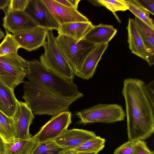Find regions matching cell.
Returning a JSON list of instances; mask_svg holds the SVG:
<instances>
[{
  "instance_id": "4dcf8cb0",
  "label": "cell",
  "mask_w": 154,
  "mask_h": 154,
  "mask_svg": "<svg viewBox=\"0 0 154 154\" xmlns=\"http://www.w3.org/2000/svg\"><path fill=\"white\" fill-rule=\"evenodd\" d=\"M145 94L152 106L154 108V81H150L144 86Z\"/></svg>"
},
{
  "instance_id": "d6986e66",
  "label": "cell",
  "mask_w": 154,
  "mask_h": 154,
  "mask_svg": "<svg viewBox=\"0 0 154 154\" xmlns=\"http://www.w3.org/2000/svg\"><path fill=\"white\" fill-rule=\"evenodd\" d=\"M17 101L14 90L0 82V110L8 116L12 117Z\"/></svg>"
},
{
  "instance_id": "e0dca14e",
  "label": "cell",
  "mask_w": 154,
  "mask_h": 154,
  "mask_svg": "<svg viewBox=\"0 0 154 154\" xmlns=\"http://www.w3.org/2000/svg\"><path fill=\"white\" fill-rule=\"evenodd\" d=\"M93 25L90 21L70 23L59 25L58 35L70 37L77 42L84 39Z\"/></svg>"
},
{
  "instance_id": "d4e9b609",
  "label": "cell",
  "mask_w": 154,
  "mask_h": 154,
  "mask_svg": "<svg viewBox=\"0 0 154 154\" xmlns=\"http://www.w3.org/2000/svg\"><path fill=\"white\" fill-rule=\"evenodd\" d=\"M124 0L128 7V10L151 28L154 29L153 21L150 18L149 13L137 5L132 0Z\"/></svg>"
},
{
  "instance_id": "8fae6325",
  "label": "cell",
  "mask_w": 154,
  "mask_h": 154,
  "mask_svg": "<svg viewBox=\"0 0 154 154\" xmlns=\"http://www.w3.org/2000/svg\"><path fill=\"white\" fill-rule=\"evenodd\" d=\"M59 25L73 22H87L88 19L77 9L63 5L55 0H42Z\"/></svg>"
},
{
  "instance_id": "d590c367",
  "label": "cell",
  "mask_w": 154,
  "mask_h": 154,
  "mask_svg": "<svg viewBox=\"0 0 154 154\" xmlns=\"http://www.w3.org/2000/svg\"><path fill=\"white\" fill-rule=\"evenodd\" d=\"M101 150L99 149L96 151L90 153H74L69 151L66 154H97Z\"/></svg>"
},
{
  "instance_id": "836d02e7",
  "label": "cell",
  "mask_w": 154,
  "mask_h": 154,
  "mask_svg": "<svg viewBox=\"0 0 154 154\" xmlns=\"http://www.w3.org/2000/svg\"><path fill=\"white\" fill-rule=\"evenodd\" d=\"M10 0H0V9L3 10L8 6Z\"/></svg>"
},
{
  "instance_id": "f1b7e54d",
  "label": "cell",
  "mask_w": 154,
  "mask_h": 154,
  "mask_svg": "<svg viewBox=\"0 0 154 154\" xmlns=\"http://www.w3.org/2000/svg\"><path fill=\"white\" fill-rule=\"evenodd\" d=\"M134 142L128 140L117 148L114 154H134Z\"/></svg>"
},
{
  "instance_id": "4316f807",
  "label": "cell",
  "mask_w": 154,
  "mask_h": 154,
  "mask_svg": "<svg viewBox=\"0 0 154 154\" xmlns=\"http://www.w3.org/2000/svg\"><path fill=\"white\" fill-rule=\"evenodd\" d=\"M134 154H154V153L149 148L145 142L137 140L134 142Z\"/></svg>"
},
{
  "instance_id": "ba28073f",
  "label": "cell",
  "mask_w": 154,
  "mask_h": 154,
  "mask_svg": "<svg viewBox=\"0 0 154 154\" xmlns=\"http://www.w3.org/2000/svg\"><path fill=\"white\" fill-rule=\"evenodd\" d=\"M24 11L38 26L58 30L59 23L42 0H28Z\"/></svg>"
},
{
  "instance_id": "5b68a950",
  "label": "cell",
  "mask_w": 154,
  "mask_h": 154,
  "mask_svg": "<svg viewBox=\"0 0 154 154\" xmlns=\"http://www.w3.org/2000/svg\"><path fill=\"white\" fill-rule=\"evenodd\" d=\"M75 115L80 124L110 123L123 121L126 117L122 106L117 104L99 103L78 111Z\"/></svg>"
},
{
  "instance_id": "6da1fadb",
  "label": "cell",
  "mask_w": 154,
  "mask_h": 154,
  "mask_svg": "<svg viewBox=\"0 0 154 154\" xmlns=\"http://www.w3.org/2000/svg\"><path fill=\"white\" fill-rule=\"evenodd\" d=\"M27 61L29 81L23 82L22 98L33 114L56 115L68 110L84 96L73 81L47 69L36 60Z\"/></svg>"
},
{
  "instance_id": "2e32d148",
  "label": "cell",
  "mask_w": 154,
  "mask_h": 154,
  "mask_svg": "<svg viewBox=\"0 0 154 154\" xmlns=\"http://www.w3.org/2000/svg\"><path fill=\"white\" fill-rule=\"evenodd\" d=\"M127 28L128 42L132 53L143 59L147 62L148 57L146 48L136 27L134 19L129 18Z\"/></svg>"
},
{
  "instance_id": "4fadbf2b",
  "label": "cell",
  "mask_w": 154,
  "mask_h": 154,
  "mask_svg": "<svg viewBox=\"0 0 154 154\" xmlns=\"http://www.w3.org/2000/svg\"><path fill=\"white\" fill-rule=\"evenodd\" d=\"M3 26L8 32L13 34L38 26L24 11H8L5 12Z\"/></svg>"
},
{
  "instance_id": "e575fe53",
  "label": "cell",
  "mask_w": 154,
  "mask_h": 154,
  "mask_svg": "<svg viewBox=\"0 0 154 154\" xmlns=\"http://www.w3.org/2000/svg\"><path fill=\"white\" fill-rule=\"evenodd\" d=\"M68 1L75 9H77L79 4L81 0H68Z\"/></svg>"
},
{
  "instance_id": "83f0119b",
  "label": "cell",
  "mask_w": 154,
  "mask_h": 154,
  "mask_svg": "<svg viewBox=\"0 0 154 154\" xmlns=\"http://www.w3.org/2000/svg\"><path fill=\"white\" fill-rule=\"evenodd\" d=\"M28 0H10L7 10L24 11Z\"/></svg>"
},
{
  "instance_id": "1f68e13d",
  "label": "cell",
  "mask_w": 154,
  "mask_h": 154,
  "mask_svg": "<svg viewBox=\"0 0 154 154\" xmlns=\"http://www.w3.org/2000/svg\"><path fill=\"white\" fill-rule=\"evenodd\" d=\"M55 1L64 6L74 8L73 6L68 1V0H55Z\"/></svg>"
},
{
  "instance_id": "d6a6232c",
  "label": "cell",
  "mask_w": 154,
  "mask_h": 154,
  "mask_svg": "<svg viewBox=\"0 0 154 154\" xmlns=\"http://www.w3.org/2000/svg\"><path fill=\"white\" fill-rule=\"evenodd\" d=\"M5 143L0 136V154H5Z\"/></svg>"
},
{
  "instance_id": "9a60e30c",
  "label": "cell",
  "mask_w": 154,
  "mask_h": 154,
  "mask_svg": "<svg viewBox=\"0 0 154 154\" xmlns=\"http://www.w3.org/2000/svg\"><path fill=\"white\" fill-rule=\"evenodd\" d=\"M117 32L113 26L100 23L93 25L84 39L95 45L108 43Z\"/></svg>"
},
{
  "instance_id": "7a4b0ae2",
  "label": "cell",
  "mask_w": 154,
  "mask_h": 154,
  "mask_svg": "<svg viewBox=\"0 0 154 154\" xmlns=\"http://www.w3.org/2000/svg\"><path fill=\"white\" fill-rule=\"evenodd\" d=\"M145 83L137 78L123 81L122 94L125 99L128 141L135 142L150 137L154 131V108L145 94Z\"/></svg>"
},
{
  "instance_id": "277c9868",
  "label": "cell",
  "mask_w": 154,
  "mask_h": 154,
  "mask_svg": "<svg viewBox=\"0 0 154 154\" xmlns=\"http://www.w3.org/2000/svg\"><path fill=\"white\" fill-rule=\"evenodd\" d=\"M56 38L61 51L75 75L80 70L87 56L96 45L84 39L77 42L63 35H58Z\"/></svg>"
},
{
  "instance_id": "f546056e",
  "label": "cell",
  "mask_w": 154,
  "mask_h": 154,
  "mask_svg": "<svg viewBox=\"0 0 154 154\" xmlns=\"http://www.w3.org/2000/svg\"><path fill=\"white\" fill-rule=\"evenodd\" d=\"M142 8L150 13L154 14V0H132Z\"/></svg>"
},
{
  "instance_id": "484cf974",
  "label": "cell",
  "mask_w": 154,
  "mask_h": 154,
  "mask_svg": "<svg viewBox=\"0 0 154 154\" xmlns=\"http://www.w3.org/2000/svg\"><path fill=\"white\" fill-rule=\"evenodd\" d=\"M94 5L103 6L113 13L118 11H125L128 7L123 0H88Z\"/></svg>"
},
{
  "instance_id": "603a6c76",
  "label": "cell",
  "mask_w": 154,
  "mask_h": 154,
  "mask_svg": "<svg viewBox=\"0 0 154 154\" xmlns=\"http://www.w3.org/2000/svg\"><path fill=\"white\" fill-rule=\"evenodd\" d=\"M105 140L100 136L95 137L84 143L75 149L69 151L74 153H90L102 150L105 146Z\"/></svg>"
},
{
  "instance_id": "7c38bea8",
  "label": "cell",
  "mask_w": 154,
  "mask_h": 154,
  "mask_svg": "<svg viewBox=\"0 0 154 154\" xmlns=\"http://www.w3.org/2000/svg\"><path fill=\"white\" fill-rule=\"evenodd\" d=\"M97 136L91 131L73 128L67 129L54 140L58 144L69 151Z\"/></svg>"
},
{
  "instance_id": "44dd1931",
  "label": "cell",
  "mask_w": 154,
  "mask_h": 154,
  "mask_svg": "<svg viewBox=\"0 0 154 154\" xmlns=\"http://www.w3.org/2000/svg\"><path fill=\"white\" fill-rule=\"evenodd\" d=\"M0 136L5 143L14 141L15 128L13 118L8 116L0 110Z\"/></svg>"
},
{
  "instance_id": "30bf717a",
  "label": "cell",
  "mask_w": 154,
  "mask_h": 154,
  "mask_svg": "<svg viewBox=\"0 0 154 154\" xmlns=\"http://www.w3.org/2000/svg\"><path fill=\"white\" fill-rule=\"evenodd\" d=\"M49 30L37 26L33 29L14 34L20 48L31 52L44 45Z\"/></svg>"
},
{
  "instance_id": "9c48e42d",
  "label": "cell",
  "mask_w": 154,
  "mask_h": 154,
  "mask_svg": "<svg viewBox=\"0 0 154 154\" xmlns=\"http://www.w3.org/2000/svg\"><path fill=\"white\" fill-rule=\"evenodd\" d=\"M15 128V140L30 138L29 128L35 117L25 102L18 100L16 110L12 117Z\"/></svg>"
},
{
  "instance_id": "3957f363",
  "label": "cell",
  "mask_w": 154,
  "mask_h": 154,
  "mask_svg": "<svg viewBox=\"0 0 154 154\" xmlns=\"http://www.w3.org/2000/svg\"><path fill=\"white\" fill-rule=\"evenodd\" d=\"M46 38L40 62L47 69L73 81L75 75L74 71L61 51L52 30L48 31Z\"/></svg>"
},
{
  "instance_id": "52a82bcc",
  "label": "cell",
  "mask_w": 154,
  "mask_h": 154,
  "mask_svg": "<svg viewBox=\"0 0 154 154\" xmlns=\"http://www.w3.org/2000/svg\"><path fill=\"white\" fill-rule=\"evenodd\" d=\"M71 118L72 113L68 110L53 116L33 137L38 143L54 140L67 129Z\"/></svg>"
},
{
  "instance_id": "7402d4cb",
  "label": "cell",
  "mask_w": 154,
  "mask_h": 154,
  "mask_svg": "<svg viewBox=\"0 0 154 154\" xmlns=\"http://www.w3.org/2000/svg\"><path fill=\"white\" fill-rule=\"evenodd\" d=\"M69 152L52 140L38 143L32 154H66Z\"/></svg>"
},
{
  "instance_id": "5bb4252c",
  "label": "cell",
  "mask_w": 154,
  "mask_h": 154,
  "mask_svg": "<svg viewBox=\"0 0 154 154\" xmlns=\"http://www.w3.org/2000/svg\"><path fill=\"white\" fill-rule=\"evenodd\" d=\"M108 46V43L96 45L87 56L80 70L75 75L83 79L88 80L92 78L99 62Z\"/></svg>"
},
{
  "instance_id": "8992f818",
  "label": "cell",
  "mask_w": 154,
  "mask_h": 154,
  "mask_svg": "<svg viewBox=\"0 0 154 154\" xmlns=\"http://www.w3.org/2000/svg\"><path fill=\"white\" fill-rule=\"evenodd\" d=\"M27 66V61L17 53L0 57V82L14 90L24 82Z\"/></svg>"
},
{
  "instance_id": "ac0fdd59",
  "label": "cell",
  "mask_w": 154,
  "mask_h": 154,
  "mask_svg": "<svg viewBox=\"0 0 154 154\" xmlns=\"http://www.w3.org/2000/svg\"><path fill=\"white\" fill-rule=\"evenodd\" d=\"M134 20L137 29L146 49L147 63L151 66L154 64V29L136 17Z\"/></svg>"
},
{
  "instance_id": "cb8c5ba5",
  "label": "cell",
  "mask_w": 154,
  "mask_h": 154,
  "mask_svg": "<svg viewBox=\"0 0 154 154\" xmlns=\"http://www.w3.org/2000/svg\"><path fill=\"white\" fill-rule=\"evenodd\" d=\"M6 35L0 44V57L11 54H17L20 48L14 35L6 30Z\"/></svg>"
},
{
  "instance_id": "8d00e7d4",
  "label": "cell",
  "mask_w": 154,
  "mask_h": 154,
  "mask_svg": "<svg viewBox=\"0 0 154 154\" xmlns=\"http://www.w3.org/2000/svg\"><path fill=\"white\" fill-rule=\"evenodd\" d=\"M5 37V33L0 28V41Z\"/></svg>"
},
{
  "instance_id": "ffe728a7",
  "label": "cell",
  "mask_w": 154,
  "mask_h": 154,
  "mask_svg": "<svg viewBox=\"0 0 154 154\" xmlns=\"http://www.w3.org/2000/svg\"><path fill=\"white\" fill-rule=\"evenodd\" d=\"M38 143L33 136L28 139L5 143V154H32Z\"/></svg>"
}]
</instances>
